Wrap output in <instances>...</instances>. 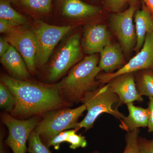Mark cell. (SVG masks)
Returning a JSON list of instances; mask_svg holds the SVG:
<instances>
[{"label":"cell","instance_id":"32","mask_svg":"<svg viewBox=\"0 0 153 153\" xmlns=\"http://www.w3.org/2000/svg\"><path fill=\"white\" fill-rule=\"evenodd\" d=\"M146 6L147 10L153 18V0H143Z\"/></svg>","mask_w":153,"mask_h":153},{"label":"cell","instance_id":"12","mask_svg":"<svg viewBox=\"0 0 153 153\" xmlns=\"http://www.w3.org/2000/svg\"><path fill=\"white\" fill-rule=\"evenodd\" d=\"M107 83L118 97L120 105L134 101L142 102L143 100L137 90L134 73L121 74L111 79Z\"/></svg>","mask_w":153,"mask_h":153},{"label":"cell","instance_id":"28","mask_svg":"<svg viewBox=\"0 0 153 153\" xmlns=\"http://www.w3.org/2000/svg\"><path fill=\"white\" fill-rule=\"evenodd\" d=\"M19 26L5 19H0V33L9 34L19 29Z\"/></svg>","mask_w":153,"mask_h":153},{"label":"cell","instance_id":"34","mask_svg":"<svg viewBox=\"0 0 153 153\" xmlns=\"http://www.w3.org/2000/svg\"><path fill=\"white\" fill-rule=\"evenodd\" d=\"M88 153H100L99 151H95L94 152H89ZM109 153H113L112 152H110Z\"/></svg>","mask_w":153,"mask_h":153},{"label":"cell","instance_id":"24","mask_svg":"<svg viewBox=\"0 0 153 153\" xmlns=\"http://www.w3.org/2000/svg\"><path fill=\"white\" fill-rule=\"evenodd\" d=\"M77 130L74 129L69 136L67 142L70 144L69 147L72 149H75L79 148H84L87 146V141L85 137L76 134Z\"/></svg>","mask_w":153,"mask_h":153},{"label":"cell","instance_id":"5","mask_svg":"<svg viewBox=\"0 0 153 153\" xmlns=\"http://www.w3.org/2000/svg\"><path fill=\"white\" fill-rule=\"evenodd\" d=\"M82 56L80 36L75 33L67 39L55 54L47 72L48 80L52 82L59 80L79 62Z\"/></svg>","mask_w":153,"mask_h":153},{"label":"cell","instance_id":"8","mask_svg":"<svg viewBox=\"0 0 153 153\" xmlns=\"http://www.w3.org/2000/svg\"><path fill=\"white\" fill-rule=\"evenodd\" d=\"M153 68V33H150L146 36L142 48L128 63L113 73H100L97 78L101 84H106L111 79L121 74L134 73Z\"/></svg>","mask_w":153,"mask_h":153},{"label":"cell","instance_id":"33","mask_svg":"<svg viewBox=\"0 0 153 153\" xmlns=\"http://www.w3.org/2000/svg\"><path fill=\"white\" fill-rule=\"evenodd\" d=\"M136 1V0H128V2L129 3H130L131 4H134Z\"/></svg>","mask_w":153,"mask_h":153},{"label":"cell","instance_id":"23","mask_svg":"<svg viewBox=\"0 0 153 153\" xmlns=\"http://www.w3.org/2000/svg\"><path fill=\"white\" fill-rule=\"evenodd\" d=\"M140 132L139 128L127 132L125 136L126 145L123 153H140L138 142Z\"/></svg>","mask_w":153,"mask_h":153},{"label":"cell","instance_id":"21","mask_svg":"<svg viewBox=\"0 0 153 153\" xmlns=\"http://www.w3.org/2000/svg\"><path fill=\"white\" fill-rule=\"evenodd\" d=\"M52 0H19L26 8L36 13H47L51 9Z\"/></svg>","mask_w":153,"mask_h":153},{"label":"cell","instance_id":"2","mask_svg":"<svg viewBox=\"0 0 153 153\" xmlns=\"http://www.w3.org/2000/svg\"><path fill=\"white\" fill-rule=\"evenodd\" d=\"M97 54L86 56L70 69L61 81L60 94L68 103L81 102L87 92L97 88V76L102 70Z\"/></svg>","mask_w":153,"mask_h":153},{"label":"cell","instance_id":"13","mask_svg":"<svg viewBox=\"0 0 153 153\" xmlns=\"http://www.w3.org/2000/svg\"><path fill=\"white\" fill-rule=\"evenodd\" d=\"M123 49L121 45L111 44L100 52L98 66L105 73H111L119 70L125 64Z\"/></svg>","mask_w":153,"mask_h":153},{"label":"cell","instance_id":"1","mask_svg":"<svg viewBox=\"0 0 153 153\" xmlns=\"http://www.w3.org/2000/svg\"><path fill=\"white\" fill-rule=\"evenodd\" d=\"M1 82L13 94L16 104L10 114L17 118L40 116L71 105L60 94L61 81L50 84L21 80L4 75Z\"/></svg>","mask_w":153,"mask_h":153},{"label":"cell","instance_id":"16","mask_svg":"<svg viewBox=\"0 0 153 153\" xmlns=\"http://www.w3.org/2000/svg\"><path fill=\"white\" fill-rule=\"evenodd\" d=\"M61 10L67 18L81 19L96 16L100 12V9L81 0H62Z\"/></svg>","mask_w":153,"mask_h":153},{"label":"cell","instance_id":"15","mask_svg":"<svg viewBox=\"0 0 153 153\" xmlns=\"http://www.w3.org/2000/svg\"><path fill=\"white\" fill-rule=\"evenodd\" d=\"M126 105L128 115L120 120V127L123 130L129 132L140 128L147 127L149 114V108L135 106L133 102Z\"/></svg>","mask_w":153,"mask_h":153},{"label":"cell","instance_id":"25","mask_svg":"<svg viewBox=\"0 0 153 153\" xmlns=\"http://www.w3.org/2000/svg\"><path fill=\"white\" fill-rule=\"evenodd\" d=\"M74 129L64 131L57 134L48 142L47 145L48 148L53 146L56 150L60 149V145L62 143L66 142L68 136L73 131Z\"/></svg>","mask_w":153,"mask_h":153},{"label":"cell","instance_id":"29","mask_svg":"<svg viewBox=\"0 0 153 153\" xmlns=\"http://www.w3.org/2000/svg\"><path fill=\"white\" fill-rule=\"evenodd\" d=\"M149 106L148 108L149 111V114L147 127L149 132L153 133V97H149Z\"/></svg>","mask_w":153,"mask_h":153},{"label":"cell","instance_id":"14","mask_svg":"<svg viewBox=\"0 0 153 153\" xmlns=\"http://www.w3.org/2000/svg\"><path fill=\"white\" fill-rule=\"evenodd\" d=\"M1 63L13 76L21 80H27L30 73L22 55L13 46L10 45L8 50L1 57Z\"/></svg>","mask_w":153,"mask_h":153},{"label":"cell","instance_id":"22","mask_svg":"<svg viewBox=\"0 0 153 153\" xmlns=\"http://www.w3.org/2000/svg\"><path fill=\"white\" fill-rule=\"evenodd\" d=\"M27 151L29 153H51L49 148L42 141L40 136L35 131L30 134L28 140Z\"/></svg>","mask_w":153,"mask_h":153},{"label":"cell","instance_id":"27","mask_svg":"<svg viewBox=\"0 0 153 153\" xmlns=\"http://www.w3.org/2000/svg\"><path fill=\"white\" fill-rule=\"evenodd\" d=\"M138 142L140 153H153V139L148 140L139 136Z\"/></svg>","mask_w":153,"mask_h":153},{"label":"cell","instance_id":"9","mask_svg":"<svg viewBox=\"0 0 153 153\" xmlns=\"http://www.w3.org/2000/svg\"><path fill=\"white\" fill-rule=\"evenodd\" d=\"M136 11V7L132 4L126 11L112 15L110 20L111 29L126 53L135 49L137 44L136 33L133 22Z\"/></svg>","mask_w":153,"mask_h":153},{"label":"cell","instance_id":"31","mask_svg":"<svg viewBox=\"0 0 153 153\" xmlns=\"http://www.w3.org/2000/svg\"><path fill=\"white\" fill-rule=\"evenodd\" d=\"M6 145L4 140V135L2 131L1 130L0 133V153H8Z\"/></svg>","mask_w":153,"mask_h":153},{"label":"cell","instance_id":"26","mask_svg":"<svg viewBox=\"0 0 153 153\" xmlns=\"http://www.w3.org/2000/svg\"><path fill=\"white\" fill-rule=\"evenodd\" d=\"M128 0H105V4L107 8L114 13H120L126 5Z\"/></svg>","mask_w":153,"mask_h":153},{"label":"cell","instance_id":"19","mask_svg":"<svg viewBox=\"0 0 153 153\" xmlns=\"http://www.w3.org/2000/svg\"><path fill=\"white\" fill-rule=\"evenodd\" d=\"M0 19L7 20L19 26L27 22L25 16L11 7L10 0H0Z\"/></svg>","mask_w":153,"mask_h":153},{"label":"cell","instance_id":"17","mask_svg":"<svg viewBox=\"0 0 153 153\" xmlns=\"http://www.w3.org/2000/svg\"><path fill=\"white\" fill-rule=\"evenodd\" d=\"M134 19L137 35L134 50L139 52L143 46L147 34L153 33V18L147 10L143 9L136 11Z\"/></svg>","mask_w":153,"mask_h":153},{"label":"cell","instance_id":"10","mask_svg":"<svg viewBox=\"0 0 153 153\" xmlns=\"http://www.w3.org/2000/svg\"><path fill=\"white\" fill-rule=\"evenodd\" d=\"M16 49L25 60L29 72L36 71L37 43L34 30H24L21 27L5 38Z\"/></svg>","mask_w":153,"mask_h":153},{"label":"cell","instance_id":"7","mask_svg":"<svg viewBox=\"0 0 153 153\" xmlns=\"http://www.w3.org/2000/svg\"><path fill=\"white\" fill-rule=\"evenodd\" d=\"M1 119L8 130V136L5 140L6 145L13 153H26L30 134L41 120L39 116L20 120L6 112L1 114Z\"/></svg>","mask_w":153,"mask_h":153},{"label":"cell","instance_id":"3","mask_svg":"<svg viewBox=\"0 0 153 153\" xmlns=\"http://www.w3.org/2000/svg\"><path fill=\"white\" fill-rule=\"evenodd\" d=\"M86 107L87 112L82 121L76 123L74 129L84 128L88 131L93 128L94 124L99 116L108 114L120 120L125 115L113 108L114 105L120 102L118 96L111 90L108 83L87 92L81 102Z\"/></svg>","mask_w":153,"mask_h":153},{"label":"cell","instance_id":"20","mask_svg":"<svg viewBox=\"0 0 153 153\" xmlns=\"http://www.w3.org/2000/svg\"><path fill=\"white\" fill-rule=\"evenodd\" d=\"M16 99L13 94L2 82H0V107L6 112L11 113L15 108Z\"/></svg>","mask_w":153,"mask_h":153},{"label":"cell","instance_id":"30","mask_svg":"<svg viewBox=\"0 0 153 153\" xmlns=\"http://www.w3.org/2000/svg\"><path fill=\"white\" fill-rule=\"evenodd\" d=\"M10 44L5 38H0V57H1L8 50Z\"/></svg>","mask_w":153,"mask_h":153},{"label":"cell","instance_id":"18","mask_svg":"<svg viewBox=\"0 0 153 153\" xmlns=\"http://www.w3.org/2000/svg\"><path fill=\"white\" fill-rule=\"evenodd\" d=\"M138 71L134 76L138 92L142 96L153 97V72L149 69Z\"/></svg>","mask_w":153,"mask_h":153},{"label":"cell","instance_id":"4","mask_svg":"<svg viewBox=\"0 0 153 153\" xmlns=\"http://www.w3.org/2000/svg\"><path fill=\"white\" fill-rule=\"evenodd\" d=\"M86 110L84 104L74 108L68 107L52 111L43 115L34 131L47 146L52 138L66 130L74 129Z\"/></svg>","mask_w":153,"mask_h":153},{"label":"cell","instance_id":"6","mask_svg":"<svg viewBox=\"0 0 153 153\" xmlns=\"http://www.w3.org/2000/svg\"><path fill=\"white\" fill-rule=\"evenodd\" d=\"M72 26L49 25L41 21L36 22L34 30L37 43L36 66L41 67L48 62L59 41L68 34Z\"/></svg>","mask_w":153,"mask_h":153},{"label":"cell","instance_id":"11","mask_svg":"<svg viewBox=\"0 0 153 153\" xmlns=\"http://www.w3.org/2000/svg\"><path fill=\"white\" fill-rule=\"evenodd\" d=\"M109 32L105 25L96 24L87 26L81 41L82 51L89 55L100 53L111 44Z\"/></svg>","mask_w":153,"mask_h":153}]
</instances>
